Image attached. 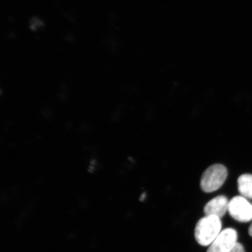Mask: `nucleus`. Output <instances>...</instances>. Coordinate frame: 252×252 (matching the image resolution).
<instances>
[{"label":"nucleus","mask_w":252,"mask_h":252,"mask_svg":"<svg viewBox=\"0 0 252 252\" xmlns=\"http://www.w3.org/2000/svg\"><path fill=\"white\" fill-rule=\"evenodd\" d=\"M220 219L214 216H205L197 223L194 236L198 244L207 247L212 244L221 232Z\"/></svg>","instance_id":"1"},{"label":"nucleus","mask_w":252,"mask_h":252,"mask_svg":"<svg viewBox=\"0 0 252 252\" xmlns=\"http://www.w3.org/2000/svg\"><path fill=\"white\" fill-rule=\"evenodd\" d=\"M228 176V171L221 164H214L204 172L201 176L200 187L206 193H212L222 187Z\"/></svg>","instance_id":"2"},{"label":"nucleus","mask_w":252,"mask_h":252,"mask_svg":"<svg viewBox=\"0 0 252 252\" xmlns=\"http://www.w3.org/2000/svg\"><path fill=\"white\" fill-rule=\"evenodd\" d=\"M228 212L238 221L248 222L252 220V204L247 198L236 196L229 200Z\"/></svg>","instance_id":"3"},{"label":"nucleus","mask_w":252,"mask_h":252,"mask_svg":"<svg viewBox=\"0 0 252 252\" xmlns=\"http://www.w3.org/2000/svg\"><path fill=\"white\" fill-rule=\"evenodd\" d=\"M238 234L233 228H226L220 232L207 252H230L238 243Z\"/></svg>","instance_id":"4"},{"label":"nucleus","mask_w":252,"mask_h":252,"mask_svg":"<svg viewBox=\"0 0 252 252\" xmlns=\"http://www.w3.org/2000/svg\"><path fill=\"white\" fill-rule=\"evenodd\" d=\"M229 201L225 196H217L209 201L204 206L206 216H214L221 219L228 211Z\"/></svg>","instance_id":"5"},{"label":"nucleus","mask_w":252,"mask_h":252,"mask_svg":"<svg viewBox=\"0 0 252 252\" xmlns=\"http://www.w3.org/2000/svg\"><path fill=\"white\" fill-rule=\"evenodd\" d=\"M238 189L241 196L252 199V175L245 173L238 179Z\"/></svg>","instance_id":"6"},{"label":"nucleus","mask_w":252,"mask_h":252,"mask_svg":"<svg viewBox=\"0 0 252 252\" xmlns=\"http://www.w3.org/2000/svg\"><path fill=\"white\" fill-rule=\"evenodd\" d=\"M230 252H245L243 246L238 242Z\"/></svg>","instance_id":"7"},{"label":"nucleus","mask_w":252,"mask_h":252,"mask_svg":"<svg viewBox=\"0 0 252 252\" xmlns=\"http://www.w3.org/2000/svg\"><path fill=\"white\" fill-rule=\"evenodd\" d=\"M146 193H143V194H141V196H140V200L143 201L145 199V198H146Z\"/></svg>","instance_id":"8"},{"label":"nucleus","mask_w":252,"mask_h":252,"mask_svg":"<svg viewBox=\"0 0 252 252\" xmlns=\"http://www.w3.org/2000/svg\"><path fill=\"white\" fill-rule=\"evenodd\" d=\"M249 234H250L251 237H252V223L250 226V228H249Z\"/></svg>","instance_id":"9"}]
</instances>
